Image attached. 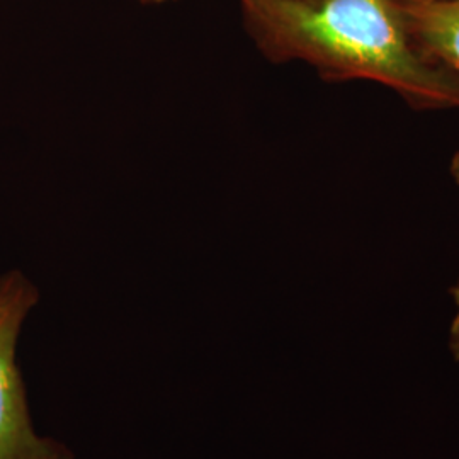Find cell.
Masks as SVG:
<instances>
[{
    "label": "cell",
    "mask_w": 459,
    "mask_h": 459,
    "mask_svg": "<svg viewBox=\"0 0 459 459\" xmlns=\"http://www.w3.org/2000/svg\"><path fill=\"white\" fill-rule=\"evenodd\" d=\"M143 4H167V2H178V0H140Z\"/></svg>",
    "instance_id": "cell-5"
},
{
    "label": "cell",
    "mask_w": 459,
    "mask_h": 459,
    "mask_svg": "<svg viewBox=\"0 0 459 459\" xmlns=\"http://www.w3.org/2000/svg\"><path fill=\"white\" fill-rule=\"evenodd\" d=\"M403 9L419 48L459 83V0L403 2Z\"/></svg>",
    "instance_id": "cell-3"
},
{
    "label": "cell",
    "mask_w": 459,
    "mask_h": 459,
    "mask_svg": "<svg viewBox=\"0 0 459 459\" xmlns=\"http://www.w3.org/2000/svg\"><path fill=\"white\" fill-rule=\"evenodd\" d=\"M451 176L459 187V150L455 153L453 160H451ZM453 303H455V315L451 320V327H449V351L453 354V358L459 362V279L456 284L449 290Z\"/></svg>",
    "instance_id": "cell-4"
},
{
    "label": "cell",
    "mask_w": 459,
    "mask_h": 459,
    "mask_svg": "<svg viewBox=\"0 0 459 459\" xmlns=\"http://www.w3.org/2000/svg\"><path fill=\"white\" fill-rule=\"evenodd\" d=\"M402 2H427V0H402Z\"/></svg>",
    "instance_id": "cell-6"
},
{
    "label": "cell",
    "mask_w": 459,
    "mask_h": 459,
    "mask_svg": "<svg viewBox=\"0 0 459 459\" xmlns=\"http://www.w3.org/2000/svg\"><path fill=\"white\" fill-rule=\"evenodd\" d=\"M247 31L274 64L328 81H368L419 109H459V83L415 43L402 0H238Z\"/></svg>",
    "instance_id": "cell-1"
},
{
    "label": "cell",
    "mask_w": 459,
    "mask_h": 459,
    "mask_svg": "<svg viewBox=\"0 0 459 459\" xmlns=\"http://www.w3.org/2000/svg\"><path fill=\"white\" fill-rule=\"evenodd\" d=\"M38 301L39 291L22 271L0 278V459H75L68 446L36 432L17 366V341Z\"/></svg>",
    "instance_id": "cell-2"
}]
</instances>
